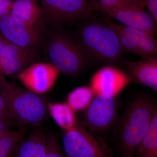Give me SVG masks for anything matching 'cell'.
Returning <instances> with one entry per match:
<instances>
[{
  "label": "cell",
  "instance_id": "obj_29",
  "mask_svg": "<svg viewBox=\"0 0 157 157\" xmlns=\"http://www.w3.org/2000/svg\"><path fill=\"white\" fill-rule=\"evenodd\" d=\"M0 109L7 111V112H9L6 101L3 96L1 94V93H0Z\"/></svg>",
  "mask_w": 157,
  "mask_h": 157
},
{
  "label": "cell",
  "instance_id": "obj_26",
  "mask_svg": "<svg viewBox=\"0 0 157 157\" xmlns=\"http://www.w3.org/2000/svg\"><path fill=\"white\" fill-rule=\"evenodd\" d=\"M16 121L10 113L0 109V122L12 125Z\"/></svg>",
  "mask_w": 157,
  "mask_h": 157
},
{
  "label": "cell",
  "instance_id": "obj_23",
  "mask_svg": "<svg viewBox=\"0 0 157 157\" xmlns=\"http://www.w3.org/2000/svg\"><path fill=\"white\" fill-rule=\"evenodd\" d=\"M113 30L117 35L120 44L124 52H132L140 56V52L138 48L128 37L118 31Z\"/></svg>",
  "mask_w": 157,
  "mask_h": 157
},
{
  "label": "cell",
  "instance_id": "obj_25",
  "mask_svg": "<svg viewBox=\"0 0 157 157\" xmlns=\"http://www.w3.org/2000/svg\"><path fill=\"white\" fill-rule=\"evenodd\" d=\"M13 0H0V18L10 14Z\"/></svg>",
  "mask_w": 157,
  "mask_h": 157
},
{
  "label": "cell",
  "instance_id": "obj_13",
  "mask_svg": "<svg viewBox=\"0 0 157 157\" xmlns=\"http://www.w3.org/2000/svg\"><path fill=\"white\" fill-rule=\"evenodd\" d=\"M104 22L113 29L128 37L136 45L142 58L156 57L157 42L155 36L138 29L127 26L100 14Z\"/></svg>",
  "mask_w": 157,
  "mask_h": 157
},
{
  "label": "cell",
  "instance_id": "obj_11",
  "mask_svg": "<svg viewBox=\"0 0 157 157\" xmlns=\"http://www.w3.org/2000/svg\"><path fill=\"white\" fill-rule=\"evenodd\" d=\"M131 82L128 75L122 70L105 67L94 74L90 81V87L95 96L115 98Z\"/></svg>",
  "mask_w": 157,
  "mask_h": 157
},
{
  "label": "cell",
  "instance_id": "obj_15",
  "mask_svg": "<svg viewBox=\"0 0 157 157\" xmlns=\"http://www.w3.org/2000/svg\"><path fill=\"white\" fill-rule=\"evenodd\" d=\"M46 134L38 127L18 144L14 157H45Z\"/></svg>",
  "mask_w": 157,
  "mask_h": 157
},
{
  "label": "cell",
  "instance_id": "obj_22",
  "mask_svg": "<svg viewBox=\"0 0 157 157\" xmlns=\"http://www.w3.org/2000/svg\"><path fill=\"white\" fill-rule=\"evenodd\" d=\"M45 157H65L57 137L53 133L46 135V154Z\"/></svg>",
  "mask_w": 157,
  "mask_h": 157
},
{
  "label": "cell",
  "instance_id": "obj_10",
  "mask_svg": "<svg viewBox=\"0 0 157 157\" xmlns=\"http://www.w3.org/2000/svg\"><path fill=\"white\" fill-rule=\"evenodd\" d=\"M0 35L7 42L22 47H32L40 39L36 25L24 22L10 14L0 18Z\"/></svg>",
  "mask_w": 157,
  "mask_h": 157
},
{
  "label": "cell",
  "instance_id": "obj_4",
  "mask_svg": "<svg viewBox=\"0 0 157 157\" xmlns=\"http://www.w3.org/2000/svg\"><path fill=\"white\" fill-rule=\"evenodd\" d=\"M47 48L51 63L60 73L69 76L76 75L86 66L88 58L83 49L67 35L53 34Z\"/></svg>",
  "mask_w": 157,
  "mask_h": 157
},
{
  "label": "cell",
  "instance_id": "obj_17",
  "mask_svg": "<svg viewBox=\"0 0 157 157\" xmlns=\"http://www.w3.org/2000/svg\"><path fill=\"white\" fill-rule=\"evenodd\" d=\"M48 112L59 126L65 131L76 125L75 112L67 103L48 104Z\"/></svg>",
  "mask_w": 157,
  "mask_h": 157
},
{
  "label": "cell",
  "instance_id": "obj_16",
  "mask_svg": "<svg viewBox=\"0 0 157 157\" xmlns=\"http://www.w3.org/2000/svg\"><path fill=\"white\" fill-rule=\"evenodd\" d=\"M39 0H13L10 14L31 25L36 24L43 15Z\"/></svg>",
  "mask_w": 157,
  "mask_h": 157
},
{
  "label": "cell",
  "instance_id": "obj_14",
  "mask_svg": "<svg viewBox=\"0 0 157 157\" xmlns=\"http://www.w3.org/2000/svg\"><path fill=\"white\" fill-rule=\"evenodd\" d=\"M124 63L126 73L131 81L150 88L157 92L156 57L142 58L137 61Z\"/></svg>",
  "mask_w": 157,
  "mask_h": 157
},
{
  "label": "cell",
  "instance_id": "obj_21",
  "mask_svg": "<svg viewBox=\"0 0 157 157\" xmlns=\"http://www.w3.org/2000/svg\"><path fill=\"white\" fill-rule=\"evenodd\" d=\"M105 7L117 9H145L144 0H97Z\"/></svg>",
  "mask_w": 157,
  "mask_h": 157
},
{
  "label": "cell",
  "instance_id": "obj_6",
  "mask_svg": "<svg viewBox=\"0 0 157 157\" xmlns=\"http://www.w3.org/2000/svg\"><path fill=\"white\" fill-rule=\"evenodd\" d=\"M94 11L127 26L144 31L155 37L157 24L145 9H117L105 7L97 0H91Z\"/></svg>",
  "mask_w": 157,
  "mask_h": 157
},
{
  "label": "cell",
  "instance_id": "obj_28",
  "mask_svg": "<svg viewBox=\"0 0 157 157\" xmlns=\"http://www.w3.org/2000/svg\"><path fill=\"white\" fill-rule=\"evenodd\" d=\"M10 126L8 124L0 122V137L10 130Z\"/></svg>",
  "mask_w": 157,
  "mask_h": 157
},
{
  "label": "cell",
  "instance_id": "obj_1",
  "mask_svg": "<svg viewBox=\"0 0 157 157\" xmlns=\"http://www.w3.org/2000/svg\"><path fill=\"white\" fill-rule=\"evenodd\" d=\"M98 13L94 11L79 20L78 44L88 59L102 63H115L124 51L115 31Z\"/></svg>",
  "mask_w": 157,
  "mask_h": 157
},
{
  "label": "cell",
  "instance_id": "obj_8",
  "mask_svg": "<svg viewBox=\"0 0 157 157\" xmlns=\"http://www.w3.org/2000/svg\"><path fill=\"white\" fill-rule=\"evenodd\" d=\"M115 98L95 96L82 116V125L93 132L106 131L113 124L117 113Z\"/></svg>",
  "mask_w": 157,
  "mask_h": 157
},
{
  "label": "cell",
  "instance_id": "obj_9",
  "mask_svg": "<svg viewBox=\"0 0 157 157\" xmlns=\"http://www.w3.org/2000/svg\"><path fill=\"white\" fill-rule=\"evenodd\" d=\"M59 73L51 63L39 62L29 65L17 76L27 89L41 94L53 87Z\"/></svg>",
  "mask_w": 157,
  "mask_h": 157
},
{
  "label": "cell",
  "instance_id": "obj_2",
  "mask_svg": "<svg viewBox=\"0 0 157 157\" xmlns=\"http://www.w3.org/2000/svg\"><path fill=\"white\" fill-rule=\"evenodd\" d=\"M156 111V104L147 95H138L130 102L119 130V146L122 157L136 156Z\"/></svg>",
  "mask_w": 157,
  "mask_h": 157
},
{
  "label": "cell",
  "instance_id": "obj_27",
  "mask_svg": "<svg viewBox=\"0 0 157 157\" xmlns=\"http://www.w3.org/2000/svg\"><path fill=\"white\" fill-rule=\"evenodd\" d=\"M6 40L3 38L2 36L0 35V78L2 77H5L3 75L2 71V68H1V55H2V51L5 43H6Z\"/></svg>",
  "mask_w": 157,
  "mask_h": 157
},
{
  "label": "cell",
  "instance_id": "obj_5",
  "mask_svg": "<svg viewBox=\"0 0 157 157\" xmlns=\"http://www.w3.org/2000/svg\"><path fill=\"white\" fill-rule=\"evenodd\" d=\"M62 142L68 157H112L104 140L82 125L66 131Z\"/></svg>",
  "mask_w": 157,
  "mask_h": 157
},
{
  "label": "cell",
  "instance_id": "obj_24",
  "mask_svg": "<svg viewBox=\"0 0 157 157\" xmlns=\"http://www.w3.org/2000/svg\"><path fill=\"white\" fill-rule=\"evenodd\" d=\"M144 2L145 8L157 24V0H144Z\"/></svg>",
  "mask_w": 157,
  "mask_h": 157
},
{
  "label": "cell",
  "instance_id": "obj_7",
  "mask_svg": "<svg viewBox=\"0 0 157 157\" xmlns=\"http://www.w3.org/2000/svg\"><path fill=\"white\" fill-rule=\"evenodd\" d=\"M43 15L56 23L80 20L94 12L91 0H39Z\"/></svg>",
  "mask_w": 157,
  "mask_h": 157
},
{
  "label": "cell",
  "instance_id": "obj_18",
  "mask_svg": "<svg viewBox=\"0 0 157 157\" xmlns=\"http://www.w3.org/2000/svg\"><path fill=\"white\" fill-rule=\"evenodd\" d=\"M137 157H157V111L141 140L136 154Z\"/></svg>",
  "mask_w": 157,
  "mask_h": 157
},
{
  "label": "cell",
  "instance_id": "obj_3",
  "mask_svg": "<svg viewBox=\"0 0 157 157\" xmlns=\"http://www.w3.org/2000/svg\"><path fill=\"white\" fill-rule=\"evenodd\" d=\"M0 93L11 115L21 124L38 126L46 118L48 104L40 94L8 81L5 77L0 78Z\"/></svg>",
  "mask_w": 157,
  "mask_h": 157
},
{
  "label": "cell",
  "instance_id": "obj_19",
  "mask_svg": "<svg viewBox=\"0 0 157 157\" xmlns=\"http://www.w3.org/2000/svg\"><path fill=\"white\" fill-rule=\"evenodd\" d=\"M95 96L90 86H79L69 93L67 103L75 112L84 110L89 106Z\"/></svg>",
  "mask_w": 157,
  "mask_h": 157
},
{
  "label": "cell",
  "instance_id": "obj_20",
  "mask_svg": "<svg viewBox=\"0 0 157 157\" xmlns=\"http://www.w3.org/2000/svg\"><path fill=\"white\" fill-rule=\"evenodd\" d=\"M25 136L23 129L9 130L0 138V157H10L14 154L18 144Z\"/></svg>",
  "mask_w": 157,
  "mask_h": 157
},
{
  "label": "cell",
  "instance_id": "obj_12",
  "mask_svg": "<svg viewBox=\"0 0 157 157\" xmlns=\"http://www.w3.org/2000/svg\"><path fill=\"white\" fill-rule=\"evenodd\" d=\"M36 52L33 47H22L6 41L1 55L4 76H17L35 62Z\"/></svg>",
  "mask_w": 157,
  "mask_h": 157
}]
</instances>
